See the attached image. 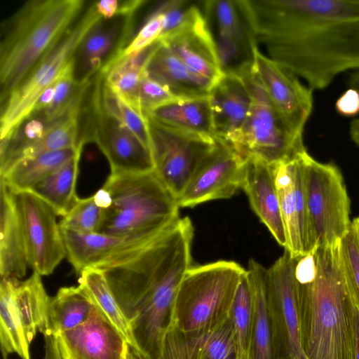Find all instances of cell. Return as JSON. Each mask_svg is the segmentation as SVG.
Here are the masks:
<instances>
[{
	"label": "cell",
	"instance_id": "cell-38",
	"mask_svg": "<svg viewBox=\"0 0 359 359\" xmlns=\"http://www.w3.org/2000/svg\"><path fill=\"white\" fill-rule=\"evenodd\" d=\"M76 61V60H75ZM75 61L56 81L51 104L44 110L46 127L64 116L74 105L82 102L90 82H79L75 77Z\"/></svg>",
	"mask_w": 359,
	"mask_h": 359
},
{
	"label": "cell",
	"instance_id": "cell-53",
	"mask_svg": "<svg viewBox=\"0 0 359 359\" xmlns=\"http://www.w3.org/2000/svg\"><path fill=\"white\" fill-rule=\"evenodd\" d=\"M351 226H352L353 231H355V233L357 236V238H358V241L359 243V217H356L353 219V221L352 222Z\"/></svg>",
	"mask_w": 359,
	"mask_h": 359
},
{
	"label": "cell",
	"instance_id": "cell-44",
	"mask_svg": "<svg viewBox=\"0 0 359 359\" xmlns=\"http://www.w3.org/2000/svg\"><path fill=\"white\" fill-rule=\"evenodd\" d=\"M335 109L341 116L354 117L359 114V91L348 88L337 100Z\"/></svg>",
	"mask_w": 359,
	"mask_h": 359
},
{
	"label": "cell",
	"instance_id": "cell-21",
	"mask_svg": "<svg viewBox=\"0 0 359 359\" xmlns=\"http://www.w3.org/2000/svg\"><path fill=\"white\" fill-rule=\"evenodd\" d=\"M213 135L231 147L236 142L251 104L248 87L241 76L224 74L209 94Z\"/></svg>",
	"mask_w": 359,
	"mask_h": 359
},
{
	"label": "cell",
	"instance_id": "cell-43",
	"mask_svg": "<svg viewBox=\"0 0 359 359\" xmlns=\"http://www.w3.org/2000/svg\"><path fill=\"white\" fill-rule=\"evenodd\" d=\"M179 98L175 96L167 88L148 76L144 71L141 77L137 99L143 112L161 106Z\"/></svg>",
	"mask_w": 359,
	"mask_h": 359
},
{
	"label": "cell",
	"instance_id": "cell-4",
	"mask_svg": "<svg viewBox=\"0 0 359 359\" xmlns=\"http://www.w3.org/2000/svg\"><path fill=\"white\" fill-rule=\"evenodd\" d=\"M84 4L83 0H30L2 22L1 103L74 24Z\"/></svg>",
	"mask_w": 359,
	"mask_h": 359
},
{
	"label": "cell",
	"instance_id": "cell-49",
	"mask_svg": "<svg viewBox=\"0 0 359 359\" xmlns=\"http://www.w3.org/2000/svg\"><path fill=\"white\" fill-rule=\"evenodd\" d=\"M93 196L95 203L102 210H105L111 205V196L109 193L103 187L99 189Z\"/></svg>",
	"mask_w": 359,
	"mask_h": 359
},
{
	"label": "cell",
	"instance_id": "cell-45",
	"mask_svg": "<svg viewBox=\"0 0 359 359\" xmlns=\"http://www.w3.org/2000/svg\"><path fill=\"white\" fill-rule=\"evenodd\" d=\"M348 283L350 293V312L353 332L354 359H359V301L354 294L348 280Z\"/></svg>",
	"mask_w": 359,
	"mask_h": 359
},
{
	"label": "cell",
	"instance_id": "cell-35",
	"mask_svg": "<svg viewBox=\"0 0 359 359\" xmlns=\"http://www.w3.org/2000/svg\"><path fill=\"white\" fill-rule=\"evenodd\" d=\"M94 306L79 285L60 287L50 302L48 318L52 335L56 336L86 322Z\"/></svg>",
	"mask_w": 359,
	"mask_h": 359
},
{
	"label": "cell",
	"instance_id": "cell-42",
	"mask_svg": "<svg viewBox=\"0 0 359 359\" xmlns=\"http://www.w3.org/2000/svg\"><path fill=\"white\" fill-rule=\"evenodd\" d=\"M340 255L345 274L359 301V243L352 226L341 241Z\"/></svg>",
	"mask_w": 359,
	"mask_h": 359
},
{
	"label": "cell",
	"instance_id": "cell-11",
	"mask_svg": "<svg viewBox=\"0 0 359 359\" xmlns=\"http://www.w3.org/2000/svg\"><path fill=\"white\" fill-rule=\"evenodd\" d=\"M285 250L267 269L266 293L277 359H307L302 346L295 267Z\"/></svg>",
	"mask_w": 359,
	"mask_h": 359
},
{
	"label": "cell",
	"instance_id": "cell-9",
	"mask_svg": "<svg viewBox=\"0 0 359 359\" xmlns=\"http://www.w3.org/2000/svg\"><path fill=\"white\" fill-rule=\"evenodd\" d=\"M304 190L316 246L334 244L350 231L351 201L340 170L320 163L308 151L302 156Z\"/></svg>",
	"mask_w": 359,
	"mask_h": 359
},
{
	"label": "cell",
	"instance_id": "cell-15",
	"mask_svg": "<svg viewBox=\"0 0 359 359\" xmlns=\"http://www.w3.org/2000/svg\"><path fill=\"white\" fill-rule=\"evenodd\" d=\"M215 145L177 199L180 208L231 198L242 187L246 158L227 142L216 138Z\"/></svg>",
	"mask_w": 359,
	"mask_h": 359
},
{
	"label": "cell",
	"instance_id": "cell-13",
	"mask_svg": "<svg viewBox=\"0 0 359 359\" xmlns=\"http://www.w3.org/2000/svg\"><path fill=\"white\" fill-rule=\"evenodd\" d=\"M80 140L95 142L107 158L111 173H142L154 170L151 151L103 108L94 89L86 131Z\"/></svg>",
	"mask_w": 359,
	"mask_h": 359
},
{
	"label": "cell",
	"instance_id": "cell-46",
	"mask_svg": "<svg viewBox=\"0 0 359 359\" xmlns=\"http://www.w3.org/2000/svg\"><path fill=\"white\" fill-rule=\"evenodd\" d=\"M120 1L102 0L95 2L97 13L104 20H109L116 17L118 14Z\"/></svg>",
	"mask_w": 359,
	"mask_h": 359
},
{
	"label": "cell",
	"instance_id": "cell-32",
	"mask_svg": "<svg viewBox=\"0 0 359 359\" xmlns=\"http://www.w3.org/2000/svg\"><path fill=\"white\" fill-rule=\"evenodd\" d=\"M81 151L29 190L57 215L65 216L79 199L75 189Z\"/></svg>",
	"mask_w": 359,
	"mask_h": 359
},
{
	"label": "cell",
	"instance_id": "cell-47",
	"mask_svg": "<svg viewBox=\"0 0 359 359\" xmlns=\"http://www.w3.org/2000/svg\"><path fill=\"white\" fill-rule=\"evenodd\" d=\"M44 342V355L43 359H62L56 338L53 335L45 336Z\"/></svg>",
	"mask_w": 359,
	"mask_h": 359
},
{
	"label": "cell",
	"instance_id": "cell-33",
	"mask_svg": "<svg viewBox=\"0 0 359 359\" xmlns=\"http://www.w3.org/2000/svg\"><path fill=\"white\" fill-rule=\"evenodd\" d=\"M18 279L1 278L0 348L2 359L16 353L21 359H30L27 341L15 306L14 294Z\"/></svg>",
	"mask_w": 359,
	"mask_h": 359
},
{
	"label": "cell",
	"instance_id": "cell-14",
	"mask_svg": "<svg viewBox=\"0 0 359 359\" xmlns=\"http://www.w3.org/2000/svg\"><path fill=\"white\" fill-rule=\"evenodd\" d=\"M204 15L212 34L224 74L241 76L254 67L257 45L236 1H202Z\"/></svg>",
	"mask_w": 359,
	"mask_h": 359
},
{
	"label": "cell",
	"instance_id": "cell-29",
	"mask_svg": "<svg viewBox=\"0 0 359 359\" xmlns=\"http://www.w3.org/2000/svg\"><path fill=\"white\" fill-rule=\"evenodd\" d=\"M49 297L41 276L34 272L24 281L17 282L14 299L25 337L30 344L37 331L52 335L48 318Z\"/></svg>",
	"mask_w": 359,
	"mask_h": 359
},
{
	"label": "cell",
	"instance_id": "cell-17",
	"mask_svg": "<svg viewBox=\"0 0 359 359\" xmlns=\"http://www.w3.org/2000/svg\"><path fill=\"white\" fill-rule=\"evenodd\" d=\"M254 57V69L271 103L289 129L303 135L313 109V90L294 73L265 55L257 45Z\"/></svg>",
	"mask_w": 359,
	"mask_h": 359
},
{
	"label": "cell",
	"instance_id": "cell-18",
	"mask_svg": "<svg viewBox=\"0 0 359 359\" xmlns=\"http://www.w3.org/2000/svg\"><path fill=\"white\" fill-rule=\"evenodd\" d=\"M55 337L62 359H126L129 344L95 306L86 322Z\"/></svg>",
	"mask_w": 359,
	"mask_h": 359
},
{
	"label": "cell",
	"instance_id": "cell-3",
	"mask_svg": "<svg viewBox=\"0 0 359 359\" xmlns=\"http://www.w3.org/2000/svg\"><path fill=\"white\" fill-rule=\"evenodd\" d=\"M340 243L318 247L297 262L301 341L307 359H354L350 293Z\"/></svg>",
	"mask_w": 359,
	"mask_h": 359
},
{
	"label": "cell",
	"instance_id": "cell-41",
	"mask_svg": "<svg viewBox=\"0 0 359 359\" xmlns=\"http://www.w3.org/2000/svg\"><path fill=\"white\" fill-rule=\"evenodd\" d=\"M163 21V13L157 8L148 17L138 33L130 41L122 51L105 65L122 56L138 53L155 42L161 34Z\"/></svg>",
	"mask_w": 359,
	"mask_h": 359
},
{
	"label": "cell",
	"instance_id": "cell-27",
	"mask_svg": "<svg viewBox=\"0 0 359 359\" xmlns=\"http://www.w3.org/2000/svg\"><path fill=\"white\" fill-rule=\"evenodd\" d=\"M266 270L257 261H249L247 271L252 287L253 309L248 359H277L266 299Z\"/></svg>",
	"mask_w": 359,
	"mask_h": 359
},
{
	"label": "cell",
	"instance_id": "cell-6",
	"mask_svg": "<svg viewBox=\"0 0 359 359\" xmlns=\"http://www.w3.org/2000/svg\"><path fill=\"white\" fill-rule=\"evenodd\" d=\"M245 271L233 261L191 266L179 285L170 326L194 333L208 332L224 323Z\"/></svg>",
	"mask_w": 359,
	"mask_h": 359
},
{
	"label": "cell",
	"instance_id": "cell-1",
	"mask_svg": "<svg viewBox=\"0 0 359 359\" xmlns=\"http://www.w3.org/2000/svg\"><path fill=\"white\" fill-rule=\"evenodd\" d=\"M255 43L313 91L359 70V0H236Z\"/></svg>",
	"mask_w": 359,
	"mask_h": 359
},
{
	"label": "cell",
	"instance_id": "cell-28",
	"mask_svg": "<svg viewBox=\"0 0 359 359\" xmlns=\"http://www.w3.org/2000/svg\"><path fill=\"white\" fill-rule=\"evenodd\" d=\"M145 115L168 126L214 137L209 96L179 97L148 111Z\"/></svg>",
	"mask_w": 359,
	"mask_h": 359
},
{
	"label": "cell",
	"instance_id": "cell-30",
	"mask_svg": "<svg viewBox=\"0 0 359 359\" xmlns=\"http://www.w3.org/2000/svg\"><path fill=\"white\" fill-rule=\"evenodd\" d=\"M159 43L156 40L138 53L118 57L98 73L112 92L141 111L137 99L139 83L149 58Z\"/></svg>",
	"mask_w": 359,
	"mask_h": 359
},
{
	"label": "cell",
	"instance_id": "cell-50",
	"mask_svg": "<svg viewBox=\"0 0 359 359\" xmlns=\"http://www.w3.org/2000/svg\"><path fill=\"white\" fill-rule=\"evenodd\" d=\"M351 140L359 147V118H353L349 126Z\"/></svg>",
	"mask_w": 359,
	"mask_h": 359
},
{
	"label": "cell",
	"instance_id": "cell-20",
	"mask_svg": "<svg viewBox=\"0 0 359 359\" xmlns=\"http://www.w3.org/2000/svg\"><path fill=\"white\" fill-rule=\"evenodd\" d=\"M123 17L121 24L105 23L102 19L86 35L76 55L75 77L79 82H90L91 77L128 44L133 16Z\"/></svg>",
	"mask_w": 359,
	"mask_h": 359
},
{
	"label": "cell",
	"instance_id": "cell-34",
	"mask_svg": "<svg viewBox=\"0 0 359 359\" xmlns=\"http://www.w3.org/2000/svg\"><path fill=\"white\" fill-rule=\"evenodd\" d=\"M79 276V286L88 294L96 309L135 349L130 324L116 300L103 271L97 268L88 267Z\"/></svg>",
	"mask_w": 359,
	"mask_h": 359
},
{
	"label": "cell",
	"instance_id": "cell-22",
	"mask_svg": "<svg viewBox=\"0 0 359 359\" xmlns=\"http://www.w3.org/2000/svg\"><path fill=\"white\" fill-rule=\"evenodd\" d=\"M67 257L76 273L88 267L100 269L151 241L120 237L98 232L81 233L60 229Z\"/></svg>",
	"mask_w": 359,
	"mask_h": 359
},
{
	"label": "cell",
	"instance_id": "cell-7",
	"mask_svg": "<svg viewBox=\"0 0 359 359\" xmlns=\"http://www.w3.org/2000/svg\"><path fill=\"white\" fill-rule=\"evenodd\" d=\"M102 17L95 2L83 11L62 38L32 68L22 82L1 103V140H9L34 114L41 94L75 61L83 39Z\"/></svg>",
	"mask_w": 359,
	"mask_h": 359
},
{
	"label": "cell",
	"instance_id": "cell-8",
	"mask_svg": "<svg viewBox=\"0 0 359 359\" xmlns=\"http://www.w3.org/2000/svg\"><path fill=\"white\" fill-rule=\"evenodd\" d=\"M241 76L251 104L233 149L246 158H258L271 165L288 162L306 151L303 135L293 133L269 100L253 68Z\"/></svg>",
	"mask_w": 359,
	"mask_h": 359
},
{
	"label": "cell",
	"instance_id": "cell-16",
	"mask_svg": "<svg viewBox=\"0 0 359 359\" xmlns=\"http://www.w3.org/2000/svg\"><path fill=\"white\" fill-rule=\"evenodd\" d=\"M304 153L292 161L273 165L286 237L285 250L296 259L310 255L317 248L304 190Z\"/></svg>",
	"mask_w": 359,
	"mask_h": 359
},
{
	"label": "cell",
	"instance_id": "cell-37",
	"mask_svg": "<svg viewBox=\"0 0 359 359\" xmlns=\"http://www.w3.org/2000/svg\"><path fill=\"white\" fill-rule=\"evenodd\" d=\"M253 297L246 269L238 285L231 310L236 359H248L252 321Z\"/></svg>",
	"mask_w": 359,
	"mask_h": 359
},
{
	"label": "cell",
	"instance_id": "cell-25",
	"mask_svg": "<svg viewBox=\"0 0 359 359\" xmlns=\"http://www.w3.org/2000/svg\"><path fill=\"white\" fill-rule=\"evenodd\" d=\"M149 58L144 72L177 97H208L214 85L190 71L161 41Z\"/></svg>",
	"mask_w": 359,
	"mask_h": 359
},
{
	"label": "cell",
	"instance_id": "cell-52",
	"mask_svg": "<svg viewBox=\"0 0 359 359\" xmlns=\"http://www.w3.org/2000/svg\"><path fill=\"white\" fill-rule=\"evenodd\" d=\"M126 359H145L138 351L129 344L127 347Z\"/></svg>",
	"mask_w": 359,
	"mask_h": 359
},
{
	"label": "cell",
	"instance_id": "cell-2",
	"mask_svg": "<svg viewBox=\"0 0 359 359\" xmlns=\"http://www.w3.org/2000/svg\"><path fill=\"white\" fill-rule=\"evenodd\" d=\"M194 227L188 217L101 269L131 329L136 348L156 359L172 323L176 294L191 266Z\"/></svg>",
	"mask_w": 359,
	"mask_h": 359
},
{
	"label": "cell",
	"instance_id": "cell-23",
	"mask_svg": "<svg viewBox=\"0 0 359 359\" xmlns=\"http://www.w3.org/2000/svg\"><path fill=\"white\" fill-rule=\"evenodd\" d=\"M159 359H236L229 318L203 332H184L172 326L167 331Z\"/></svg>",
	"mask_w": 359,
	"mask_h": 359
},
{
	"label": "cell",
	"instance_id": "cell-36",
	"mask_svg": "<svg viewBox=\"0 0 359 359\" xmlns=\"http://www.w3.org/2000/svg\"><path fill=\"white\" fill-rule=\"evenodd\" d=\"M81 104V102L74 105L64 116L46 126L41 139L25 148L18 161L47 152L83 146L80 142L79 132Z\"/></svg>",
	"mask_w": 359,
	"mask_h": 359
},
{
	"label": "cell",
	"instance_id": "cell-26",
	"mask_svg": "<svg viewBox=\"0 0 359 359\" xmlns=\"http://www.w3.org/2000/svg\"><path fill=\"white\" fill-rule=\"evenodd\" d=\"M1 278L19 279L29 264L22 229L11 189L1 182Z\"/></svg>",
	"mask_w": 359,
	"mask_h": 359
},
{
	"label": "cell",
	"instance_id": "cell-51",
	"mask_svg": "<svg viewBox=\"0 0 359 359\" xmlns=\"http://www.w3.org/2000/svg\"><path fill=\"white\" fill-rule=\"evenodd\" d=\"M348 88H353L359 91V70L350 72L348 77Z\"/></svg>",
	"mask_w": 359,
	"mask_h": 359
},
{
	"label": "cell",
	"instance_id": "cell-10",
	"mask_svg": "<svg viewBox=\"0 0 359 359\" xmlns=\"http://www.w3.org/2000/svg\"><path fill=\"white\" fill-rule=\"evenodd\" d=\"M147 118L154 170L177 199L215 147V137L186 132Z\"/></svg>",
	"mask_w": 359,
	"mask_h": 359
},
{
	"label": "cell",
	"instance_id": "cell-19",
	"mask_svg": "<svg viewBox=\"0 0 359 359\" xmlns=\"http://www.w3.org/2000/svg\"><path fill=\"white\" fill-rule=\"evenodd\" d=\"M158 40L190 71L214 86L223 76L215 40L203 12L187 25Z\"/></svg>",
	"mask_w": 359,
	"mask_h": 359
},
{
	"label": "cell",
	"instance_id": "cell-40",
	"mask_svg": "<svg viewBox=\"0 0 359 359\" xmlns=\"http://www.w3.org/2000/svg\"><path fill=\"white\" fill-rule=\"evenodd\" d=\"M158 8L163 15V29L158 39L187 25L202 13L199 6L184 0L167 1Z\"/></svg>",
	"mask_w": 359,
	"mask_h": 359
},
{
	"label": "cell",
	"instance_id": "cell-31",
	"mask_svg": "<svg viewBox=\"0 0 359 359\" xmlns=\"http://www.w3.org/2000/svg\"><path fill=\"white\" fill-rule=\"evenodd\" d=\"M83 147L47 152L32 158H22L1 176V182L13 191H29L37 183L74 157Z\"/></svg>",
	"mask_w": 359,
	"mask_h": 359
},
{
	"label": "cell",
	"instance_id": "cell-5",
	"mask_svg": "<svg viewBox=\"0 0 359 359\" xmlns=\"http://www.w3.org/2000/svg\"><path fill=\"white\" fill-rule=\"evenodd\" d=\"M102 187L109 193L111 203L103 210L98 233L148 241L180 218L176 198L154 170L111 172Z\"/></svg>",
	"mask_w": 359,
	"mask_h": 359
},
{
	"label": "cell",
	"instance_id": "cell-48",
	"mask_svg": "<svg viewBox=\"0 0 359 359\" xmlns=\"http://www.w3.org/2000/svg\"><path fill=\"white\" fill-rule=\"evenodd\" d=\"M56 83V82H55ZM55 83L49 86L41 94L34 107V113L45 110L51 104L55 94Z\"/></svg>",
	"mask_w": 359,
	"mask_h": 359
},
{
	"label": "cell",
	"instance_id": "cell-24",
	"mask_svg": "<svg viewBox=\"0 0 359 359\" xmlns=\"http://www.w3.org/2000/svg\"><path fill=\"white\" fill-rule=\"evenodd\" d=\"M241 189L253 211L275 240L285 247L286 237L275 181L274 166L258 158H246Z\"/></svg>",
	"mask_w": 359,
	"mask_h": 359
},
{
	"label": "cell",
	"instance_id": "cell-12",
	"mask_svg": "<svg viewBox=\"0 0 359 359\" xmlns=\"http://www.w3.org/2000/svg\"><path fill=\"white\" fill-rule=\"evenodd\" d=\"M11 193L22 229L29 265L40 276L49 275L67 256L56 213L29 191Z\"/></svg>",
	"mask_w": 359,
	"mask_h": 359
},
{
	"label": "cell",
	"instance_id": "cell-39",
	"mask_svg": "<svg viewBox=\"0 0 359 359\" xmlns=\"http://www.w3.org/2000/svg\"><path fill=\"white\" fill-rule=\"evenodd\" d=\"M103 210L95 202L93 196L79 198L59 223L60 229L81 233L97 232Z\"/></svg>",
	"mask_w": 359,
	"mask_h": 359
}]
</instances>
